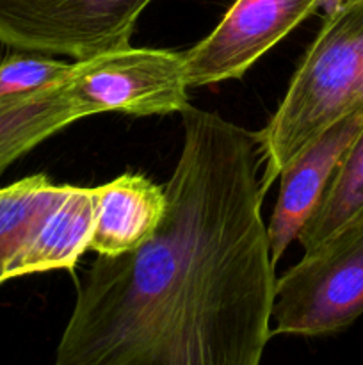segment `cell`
Wrapping results in <instances>:
<instances>
[{"label":"cell","mask_w":363,"mask_h":365,"mask_svg":"<svg viewBox=\"0 0 363 365\" xmlns=\"http://www.w3.org/2000/svg\"><path fill=\"white\" fill-rule=\"evenodd\" d=\"M358 107H363V0H342L306 50L278 110L256 132L263 195L306 145Z\"/></svg>","instance_id":"cell-3"},{"label":"cell","mask_w":363,"mask_h":365,"mask_svg":"<svg viewBox=\"0 0 363 365\" xmlns=\"http://www.w3.org/2000/svg\"><path fill=\"white\" fill-rule=\"evenodd\" d=\"M324 0H235L205 39L182 53L187 88L241 78Z\"/></svg>","instance_id":"cell-6"},{"label":"cell","mask_w":363,"mask_h":365,"mask_svg":"<svg viewBox=\"0 0 363 365\" xmlns=\"http://www.w3.org/2000/svg\"><path fill=\"white\" fill-rule=\"evenodd\" d=\"M164 187L141 173H125L96 187V217L89 250L117 257L144 245L166 212Z\"/></svg>","instance_id":"cell-8"},{"label":"cell","mask_w":363,"mask_h":365,"mask_svg":"<svg viewBox=\"0 0 363 365\" xmlns=\"http://www.w3.org/2000/svg\"><path fill=\"white\" fill-rule=\"evenodd\" d=\"M153 0H0V43L85 61L130 46Z\"/></svg>","instance_id":"cell-5"},{"label":"cell","mask_w":363,"mask_h":365,"mask_svg":"<svg viewBox=\"0 0 363 365\" xmlns=\"http://www.w3.org/2000/svg\"><path fill=\"white\" fill-rule=\"evenodd\" d=\"M363 127V107L349 113L306 145L280 175V191L267 225L276 266L322 198L338 163Z\"/></svg>","instance_id":"cell-7"},{"label":"cell","mask_w":363,"mask_h":365,"mask_svg":"<svg viewBox=\"0 0 363 365\" xmlns=\"http://www.w3.org/2000/svg\"><path fill=\"white\" fill-rule=\"evenodd\" d=\"M96 217V187L68 185L50 209L27 248L11 267V280L45 271H73L89 250Z\"/></svg>","instance_id":"cell-9"},{"label":"cell","mask_w":363,"mask_h":365,"mask_svg":"<svg viewBox=\"0 0 363 365\" xmlns=\"http://www.w3.org/2000/svg\"><path fill=\"white\" fill-rule=\"evenodd\" d=\"M159 100V71L142 48L127 46L73 64L7 57L0 63V177L77 120L105 113L149 116Z\"/></svg>","instance_id":"cell-2"},{"label":"cell","mask_w":363,"mask_h":365,"mask_svg":"<svg viewBox=\"0 0 363 365\" xmlns=\"http://www.w3.org/2000/svg\"><path fill=\"white\" fill-rule=\"evenodd\" d=\"M363 214V127L338 163L322 198L299 234L305 252L317 248Z\"/></svg>","instance_id":"cell-11"},{"label":"cell","mask_w":363,"mask_h":365,"mask_svg":"<svg viewBox=\"0 0 363 365\" xmlns=\"http://www.w3.org/2000/svg\"><path fill=\"white\" fill-rule=\"evenodd\" d=\"M68 184H53L46 175L25 177L0 187V287L11 280V267Z\"/></svg>","instance_id":"cell-10"},{"label":"cell","mask_w":363,"mask_h":365,"mask_svg":"<svg viewBox=\"0 0 363 365\" xmlns=\"http://www.w3.org/2000/svg\"><path fill=\"white\" fill-rule=\"evenodd\" d=\"M184 145L152 237L93 262L53 365H260L274 262L256 134L185 106Z\"/></svg>","instance_id":"cell-1"},{"label":"cell","mask_w":363,"mask_h":365,"mask_svg":"<svg viewBox=\"0 0 363 365\" xmlns=\"http://www.w3.org/2000/svg\"><path fill=\"white\" fill-rule=\"evenodd\" d=\"M363 316V214L305 252L274 285L273 335L322 337Z\"/></svg>","instance_id":"cell-4"}]
</instances>
